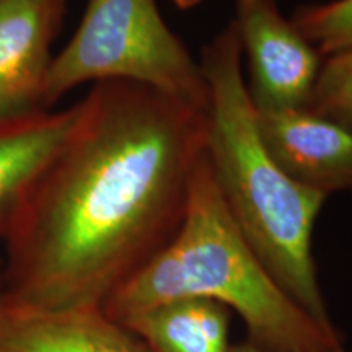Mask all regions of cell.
Returning a JSON list of instances; mask_svg holds the SVG:
<instances>
[{"instance_id":"6","label":"cell","mask_w":352,"mask_h":352,"mask_svg":"<svg viewBox=\"0 0 352 352\" xmlns=\"http://www.w3.org/2000/svg\"><path fill=\"white\" fill-rule=\"evenodd\" d=\"M67 0H0V122L39 111Z\"/></svg>"},{"instance_id":"15","label":"cell","mask_w":352,"mask_h":352,"mask_svg":"<svg viewBox=\"0 0 352 352\" xmlns=\"http://www.w3.org/2000/svg\"><path fill=\"white\" fill-rule=\"evenodd\" d=\"M2 272H3V261L0 258V292H2Z\"/></svg>"},{"instance_id":"9","label":"cell","mask_w":352,"mask_h":352,"mask_svg":"<svg viewBox=\"0 0 352 352\" xmlns=\"http://www.w3.org/2000/svg\"><path fill=\"white\" fill-rule=\"evenodd\" d=\"M77 116V103L0 122V240H6L39 171L63 142Z\"/></svg>"},{"instance_id":"8","label":"cell","mask_w":352,"mask_h":352,"mask_svg":"<svg viewBox=\"0 0 352 352\" xmlns=\"http://www.w3.org/2000/svg\"><path fill=\"white\" fill-rule=\"evenodd\" d=\"M0 352H153L101 307L36 308L0 297Z\"/></svg>"},{"instance_id":"11","label":"cell","mask_w":352,"mask_h":352,"mask_svg":"<svg viewBox=\"0 0 352 352\" xmlns=\"http://www.w3.org/2000/svg\"><path fill=\"white\" fill-rule=\"evenodd\" d=\"M305 109L352 131V46L321 63Z\"/></svg>"},{"instance_id":"2","label":"cell","mask_w":352,"mask_h":352,"mask_svg":"<svg viewBox=\"0 0 352 352\" xmlns=\"http://www.w3.org/2000/svg\"><path fill=\"white\" fill-rule=\"evenodd\" d=\"M199 64L209 87L208 157L233 222L290 298L334 328L311 253L328 196L294 182L264 147L233 23L204 47Z\"/></svg>"},{"instance_id":"5","label":"cell","mask_w":352,"mask_h":352,"mask_svg":"<svg viewBox=\"0 0 352 352\" xmlns=\"http://www.w3.org/2000/svg\"><path fill=\"white\" fill-rule=\"evenodd\" d=\"M232 23L248 60L246 91L254 109L305 108L321 56L283 15L277 0H235Z\"/></svg>"},{"instance_id":"13","label":"cell","mask_w":352,"mask_h":352,"mask_svg":"<svg viewBox=\"0 0 352 352\" xmlns=\"http://www.w3.org/2000/svg\"><path fill=\"white\" fill-rule=\"evenodd\" d=\"M228 352H290V351L274 349V347L261 346V344H256V342H253L250 340H243V341L236 342V344H232L230 351Z\"/></svg>"},{"instance_id":"12","label":"cell","mask_w":352,"mask_h":352,"mask_svg":"<svg viewBox=\"0 0 352 352\" xmlns=\"http://www.w3.org/2000/svg\"><path fill=\"white\" fill-rule=\"evenodd\" d=\"M290 21L320 56L352 46V0L298 7Z\"/></svg>"},{"instance_id":"3","label":"cell","mask_w":352,"mask_h":352,"mask_svg":"<svg viewBox=\"0 0 352 352\" xmlns=\"http://www.w3.org/2000/svg\"><path fill=\"white\" fill-rule=\"evenodd\" d=\"M210 298L243 320L246 340L290 352H346L336 328H324L267 272L228 212L208 152L191 183L183 226L168 245L104 300L124 321L178 298Z\"/></svg>"},{"instance_id":"10","label":"cell","mask_w":352,"mask_h":352,"mask_svg":"<svg viewBox=\"0 0 352 352\" xmlns=\"http://www.w3.org/2000/svg\"><path fill=\"white\" fill-rule=\"evenodd\" d=\"M121 323L153 352H228L232 346V311L210 298H178Z\"/></svg>"},{"instance_id":"4","label":"cell","mask_w":352,"mask_h":352,"mask_svg":"<svg viewBox=\"0 0 352 352\" xmlns=\"http://www.w3.org/2000/svg\"><path fill=\"white\" fill-rule=\"evenodd\" d=\"M140 83L208 113L209 87L155 0H88L80 25L52 56L43 91L50 109L87 82Z\"/></svg>"},{"instance_id":"1","label":"cell","mask_w":352,"mask_h":352,"mask_svg":"<svg viewBox=\"0 0 352 352\" xmlns=\"http://www.w3.org/2000/svg\"><path fill=\"white\" fill-rule=\"evenodd\" d=\"M206 152L208 113L140 83H95L3 240L0 297L103 305L175 239Z\"/></svg>"},{"instance_id":"7","label":"cell","mask_w":352,"mask_h":352,"mask_svg":"<svg viewBox=\"0 0 352 352\" xmlns=\"http://www.w3.org/2000/svg\"><path fill=\"white\" fill-rule=\"evenodd\" d=\"M261 140L294 182L329 196L352 189V131L305 108L256 111Z\"/></svg>"},{"instance_id":"14","label":"cell","mask_w":352,"mask_h":352,"mask_svg":"<svg viewBox=\"0 0 352 352\" xmlns=\"http://www.w3.org/2000/svg\"><path fill=\"white\" fill-rule=\"evenodd\" d=\"M175 6L178 8H182V10H189V8L199 6L202 0H173Z\"/></svg>"}]
</instances>
